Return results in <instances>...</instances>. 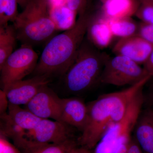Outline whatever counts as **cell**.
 Masks as SVG:
<instances>
[{"label":"cell","mask_w":153,"mask_h":153,"mask_svg":"<svg viewBox=\"0 0 153 153\" xmlns=\"http://www.w3.org/2000/svg\"><path fill=\"white\" fill-rule=\"evenodd\" d=\"M73 153H91V150L83 147H78Z\"/></svg>","instance_id":"4dcf8cb0"},{"label":"cell","mask_w":153,"mask_h":153,"mask_svg":"<svg viewBox=\"0 0 153 153\" xmlns=\"http://www.w3.org/2000/svg\"><path fill=\"white\" fill-rule=\"evenodd\" d=\"M150 75L143 67L133 60L121 55L107 59L99 82L122 86L133 85Z\"/></svg>","instance_id":"5b68a950"},{"label":"cell","mask_w":153,"mask_h":153,"mask_svg":"<svg viewBox=\"0 0 153 153\" xmlns=\"http://www.w3.org/2000/svg\"><path fill=\"white\" fill-rule=\"evenodd\" d=\"M144 153H153V113L149 109L141 114L132 135Z\"/></svg>","instance_id":"4fadbf2b"},{"label":"cell","mask_w":153,"mask_h":153,"mask_svg":"<svg viewBox=\"0 0 153 153\" xmlns=\"http://www.w3.org/2000/svg\"><path fill=\"white\" fill-rule=\"evenodd\" d=\"M17 1L19 5L24 9L31 0H17Z\"/></svg>","instance_id":"1f68e13d"},{"label":"cell","mask_w":153,"mask_h":153,"mask_svg":"<svg viewBox=\"0 0 153 153\" xmlns=\"http://www.w3.org/2000/svg\"><path fill=\"white\" fill-rule=\"evenodd\" d=\"M74 138L60 143H39L31 141L24 149L23 153H73L79 147Z\"/></svg>","instance_id":"e0dca14e"},{"label":"cell","mask_w":153,"mask_h":153,"mask_svg":"<svg viewBox=\"0 0 153 153\" xmlns=\"http://www.w3.org/2000/svg\"><path fill=\"white\" fill-rule=\"evenodd\" d=\"M140 5V0H107L102 4L103 17L108 20L131 18Z\"/></svg>","instance_id":"5bb4252c"},{"label":"cell","mask_w":153,"mask_h":153,"mask_svg":"<svg viewBox=\"0 0 153 153\" xmlns=\"http://www.w3.org/2000/svg\"><path fill=\"white\" fill-rule=\"evenodd\" d=\"M116 148L113 143L102 138L94 148L93 153H115Z\"/></svg>","instance_id":"d4e9b609"},{"label":"cell","mask_w":153,"mask_h":153,"mask_svg":"<svg viewBox=\"0 0 153 153\" xmlns=\"http://www.w3.org/2000/svg\"><path fill=\"white\" fill-rule=\"evenodd\" d=\"M50 81L47 76L36 75L32 78L12 82L2 90L5 93L9 103L16 105H26L43 86Z\"/></svg>","instance_id":"9c48e42d"},{"label":"cell","mask_w":153,"mask_h":153,"mask_svg":"<svg viewBox=\"0 0 153 153\" xmlns=\"http://www.w3.org/2000/svg\"><path fill=\"white\" fill-rule=\"evenodd\" d=\"M100 1L101 2L102 4H103L107 0H100Z\"/></svg>","instance_id":"e575fe53"},{"label":"cell","mask_w":153,"mask_h":153,"mask_svg":"<svg viewBox=\"0 0 153 153\" xmlns=\"http://www.w3.org/2000/svg\"><path fill=\"white\" fill-rule=\"evenodd\" d=\"M127 153H144L133 136L128 146Z\"/></svg>","instance_id":"f1b7e54d"},{"label":"cell","mask_w":153,"mask_h":153,"mask_svg":"<svg viewBox=\"0 0 153 153\" xmlns=\"http://www.w3.org/2000/svg\"><path fill=\"white\" fill-rule=\"evenodd\" d=\"M17 0H0V26L13 22L19 13Z\"/></svg>","instance_id":"7402d4cb"},{"label":"cell","mask_w":153,"mask_h":153,"mask_svg":"<svg viewBox=\"0 0 153 153\" xmlns=\"http://www.w3.org/2000/svg\"><path fill=\"white\" fill-rule=\"evenodd\" d=\"M13 25L18 41L33 47L47 44L59 31L50 17L47 0H31Z\"/></svg>","instance_id":"7a4b0ae2"},{"label":"cell","mask_w":153,"mask_h":153,"mask_svg":"<svg viewBox=\"0 0 153 153\" xmlns=\"http://www.w3.org/2000/svg\"><path fill=\"white\" fill-rule=\"evenodd\" d=\"M9 102L4 91L1 89L0 91V112L1 114L6 113L8 108Z\"/></svg>","instance_id":"83f0119b"},{"label":"cell","mask_w":153,"mask_h":153,"mask_svg":"<svg viewBox=\"0 0 153 153\" xmlns=\"http://www.w3.org/2000/svg\"><path fill=\"white\" fill-rule=\"evenodd\" d=\"M17 41L13 25L0 26V67L14 52Z\"/></svg>","instance_id":"ffe728a7"},{"label":"cell","mask_w":153,"mask_h":153,"mask_svg":"<svg viewBox=\"0 0 153 153\" xmlns=\"http://www.w3.org/2000/svg\"><path fill=\"white\" fill-rule=\"evenodd\" d=\"M143 90V88L141 89L134 97L122 119L113 125L102 137L111 141L118 146L128 144L141 114L144 100Z\"/></svg>","instance_id":"52a82bcc"},{"label":"cell","mask_w":153,"mask_h":153,"mask_svg":"<svg viewBox=\"0 0 153 153\" xmlns=\"http://www.w3.org/2000/svg\"><path fill=\"white\" fill-rule=\"evenodd\" d=\"M8 114L16 124L26 131L32 130L42 119L20 105L9 103Z\"/></svg>","instance_id":"ac0fdd59"},{"label":"cell","mask_w":153,"mask_h":153,"mask_svg":"<svg viewBox=\"0 0 153 153\" xmlns=\"http://www.w3.org/2000/svg\"><path fill=\"white\" fill-rule=\"evenodd\" d=\"M73 128L61 122L42 119L33 129L26 132V137L39 143H60L74 138Z\"/></svg>","instance_id":"ba28073f"},{"label":"cell","mask_w":153,"mask_h":153,"mask_svg":"<svg viewBox=\"0 0 153 153\" xmlns=\"http://www.w3.org/2000/svg\"><path fill=\"white\" fill-rule=\"evenodd\" d=\"M108 57L89 42L83 41L73 63L63 76L67 90L70 93L79 94L99 82Z\"/></svg>","instance_id":"3957f363"},{"label":"cell","mask_w":153,"mask_h":153,"mask_svg":"<svg viewBox=\"0 0 153 153\" xmlns=\"http://www.w3.org/2000/svg\"><path fill=\"white\" fill-rule=\"evenodd\" d=\"M138 36L153 45V25L143 22L138 30Z\"/></svg>","instance_id":"cb8c5ba5"},{"label":"cell","mask_w":153,"mask_h":153,"mask_svg":"<svg viewBox=\"0 0 153 153\" xmlns=\"http://www.w3.org/2000/svg\"><path fill=\"white\" fill-rule=\"evenodd\" d=\"M94 16L87 10L79 15L75 25L57 34L46 44L33 71L34 76H63L74 61Z\"/></svg>","instance_id":"6da1fadb"},{"label":"cell","mask_w":153,"mask_h":153,"mask_svg":"<svg viewBox=\"0 0 153 153\" xmlns=\"http://www.w3.org/2000/svg\"><path fill=\"white\" fill-rule=\"evenodd\" d=\"M39 57L33 47L22 44L7 58L1 70V85L2 88L12 82L24 79L33 73Z\"/></svg>","instance_id":"8992f818"},{"label":"cell","mask_w":153,"mask_h":153,"mask_svg":"<svg viewBox=\"0 0 153 153\" xmlns=\"http://www.w3.org/2000/svg\"><path fill=\"white\" fill-rule=\"evenodd\" d=\"M61 99L46 85L25 105V108L40 118L61 122Z\"/></svg>","instance_id":"30bf717a"},{"label":"cell","mask_w":153,"mask_h":153,"mask_svg":"<svg viewBox=\"0 0 153 153\" xmlns=\"http://www.w3.org/2000/svg\"><path fill=\"white\" fill-rule=\"evenodd\" d=\"M107 20L113 36L120 38L135 35L138 30L137 24L131 18Z\"/></svg>","instance_id":"44dd1931"},{"label":"cell","mask_w":153,"mask_h":153,"mask_svg":"<svg viewBox=\"0 0 153 153\" xmlns=\"http://www.w3.org/2000/svg\"><path fill=\"white\" fill-rule=\"evenodd\" d=\"M0 153H23L8 140L7 137L0 134Z\"/></svg>","instance_id":"484cf974"},{"label":"cell","mask_w":153,"mask_h":153,"mask_svg":"<svg viewBox=\"0 0 153 153\" xmlns=\"http://www.w3.org/2000/svg\"><path fill=\"white\" fill-rule=\"evenodd\" d=\"M149 100L151 104L153 106V88L149 95Z\"/></svg>","instance_id":"836d02e7"},{"label":"cell","mask_w":153,"mask_h":153,"mask_svg":"<svg viewBox=\"0 0 153 153\" xmlns=\"http://www.w3.org/2000/svg\"><path fill=\"white\" fill-rule=\"evenodd\" d=\"M88 39L97 48L103 49L108 47L112 41L113 35L106 19L93 18L87 33Z\"/></svg>","instance_id":"9a60e30c"},{"label":"cell","mask_w":153,"mask_h":153,"mask_svg":"<svg viewBox=\"0 0 153 153\" xmlns=\"http://www.w3.org/2000/svg\"><path fill=\"white\" fill-rule=\"evenodd\" d=\"M49 9L50 17L58 30L65 31L75 25L77 13L66 5L49 7Z\"/></svg>","instance_id":"d6986e66"},{"label":"cell","mask_w":153,"mask_h":153,"mask_svg":"<svg viewBox=\"0 0 153 153\" xmlns=\"http://www.w3.org/2000/svg\"><path fill=\"white\" fill-rule=\"evenodd\" d=\"M65 5L79 15L86 10V0H63Z\"/></svg>","instance_id":"4316f807"},{"label":"cell","mask_w":153,"mask_h":153,"mask_svg":"<svg viewBox=\"0 0 153 153\" xmlns=\"http://www.w3.org/2000/svg\"><path fill=\"white\" fill-rule=\"evenodd\" d=\"M26 130L16 124L7 113L1 114V133L13 140L14 145L20 150L24 149L30 143L26 138Z\"/></svg>","instance_id":"2e32d148"},{"label":"cell","mask_w":153,"mask_h":153,"mask_svg":"<svg viewBox=\"0 0 153 153\" xmlns=\"http://www.w3.org/2000/svg\"><path fill=\"white\" fill-rule=\"evenodd\" d=\"M141 4L153 7V0H140Z\"/></svg>","instance_id":"d6a6232c"},{"label":"cell","mask_w":153,"mask_h":153,"mask_svg":"<svg viewBox=\"0 0 153 153\" xmlns=\"http://www.w3.org/2000/svg\"><path fill=\"white\" fill-rule=\"evenodd\" d=\"M153 50V45L138 36L120 38L112 49L115 55L128 57L139 64H144Z\"/></svg>","instance_id":"8fae6325"},{"label":"cell","mask_w":153,"mask_h":153,"mask_svg":"<svg viewBox=\"0 0 153 153\" xmlns=\"http://www.w3.org/2000/svg\"><path fill=\"white\" fill-rule=\"evenodd\" d=\"M117 92L100 96L87 105L88 116L85 127L77 141L79 146L92 150L114 124V108Z\"/></svg>","instance_id":"277c9868"},{"label":"cell","mask_w":153,"mask_h":153,"mask_svg":"<svg viewBox=\"0 0 153 153\" xmlns=\"http://www.w3.org/2000/svg\"><path fill=\"white\" fill-rule=\"evenodd\" d=\"M87 116V105L81 99L76 97L61 99V122L82 132Z\"/></svg>","instance_id":"7c38bea8"},{"label":"cell","mask_w":153,"mask_h":153,"mask_svg":"<svg viewBox=\"0 0 153 153\" xmlns=\"http://www.w3.org/2000/svg\"><path fill=\"white\" fill-rule=\"evenodd\" d=\"M144 68L148 75L153 76V50L146 62L144 64Z\"/></svg>","instance_id":"f546056e"},{"label":"cell","mask_w":153,"mask_h":153,"mask_svg":"<svg viewBox=\"0 0 153 153\" xmlns=\"http://www.w3.org/2000/svg\"><path fill=\"white\" fill-rule=\"evenodd\" d=\"M135 15L143 22L153 25V7L141 4Z\"/></svg>","instance_id":"603a6c76"}]
</instances>
